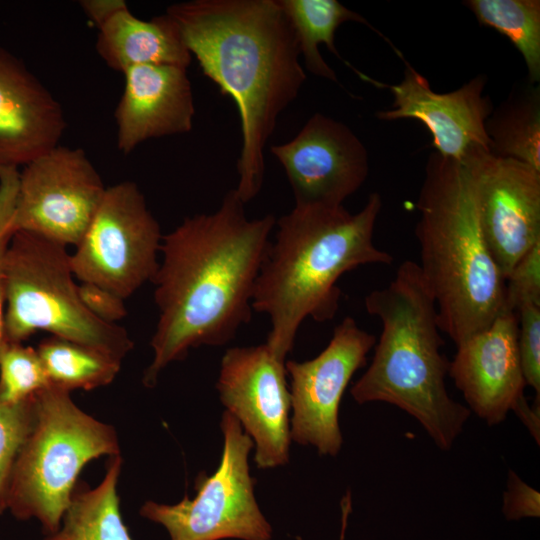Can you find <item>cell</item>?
Instances as JSON below:
<instances>
[{"label":"cell","mask_w":540,"mask_h":540,"mask_svg":"<svg viewBox=\"0 0 540 540\" xmlns=\"http://www.w3.org/2000/svg\"><path fill=\"white\" fill-rule=\"evenodd\" d=\"M123 74L124 90L114 114L123 154L149 139L192 130L195 106L187 69L140 65Z\"/></svg>","instance_id":"cell-18"},{"label":"cell","mask_w":540,"mask_h":540,"mask_svg":"<svg viewBox=\"0 0 540 540\" xmlns=\"http://www.w3.org/2000/svg\"><path fill=\"white\" fill-rule=\"evenodd\" d=\"M166 13L204 75L238 109L242 145L234 189L246 204L260 192L264 149L306 73L295 30L278 0H192Z\"/></svg>","instance_id":"cell-2"},{"label":"cell","mask_w":540,"mask_h":540,"mask_svg":"<svg viewBox=\"0 0 540 540\" xmlns=\"http://www.w3.org/2000/svg\"><path fill=\"white\" fill-rule=\"evenodd\" d=\"M33 402L34 398L17 405L0 402V515L7 511L14 465L33 424Z\"/></svg>","instance_id":"cell-26"},{"label":"cell","mask_w":540,"mask_h":540,"mask_svg":"<svg viewBox=\"0 0 540 540\" xmlns=\"http://www.w3.org/2000/svg\"><path fill=\"white\" fill-rule=\"evenodd\" d=\"M244 205L229 190L215 212L185 218L162 237V260L152 281L159 319L145 386H155L161 371L190 349L227 344L249 323L276 219H248Z\"/></svg>","instance_id":"cell-1"},{"label":"cell","mask_w":540,"mask_h":540,"mask_svg":"<svg viewBox=\"0 0 540 540\" xmlns=\"http://www.w3.org/2000/svg\"><path fill=\"white\" fill-rule=\"evenodd\" d=\"M158 221L136 183L107 187L75 251L72 272L81 282L104 287L123 299L153 281L162 243Z\"/></svg>","instance_id":"cell-9"},{"label":"cell","mask_w":540,"mask_h":540,"mask_svg":"<svg viewBox=\"0 0 540 540\" xmlns=\"http://www.w3.org/2000/svg\"><path fill=\"white\" fill-rule=\"evenodd\" d=\"M291 186L295 205L336 207L369 173L368 151L344 123L313 114L289 141L272 145Z\"/></svg>","instance_id":"cell-15"},{"label":"cell","mask_w":540,"mask_h":540,"mask_svg":"<svg viewBox=\"0 0 540 540\" xmlns=\"http://www.w3.org/2000/svg\"><path fill=\"white\" fill-rule=\"evenodd\" d=\"M402 60L405 69L399 83H374L389 88L394 98L391 109L378 111L376 117L419 120L429 130L435 152L443 157L462 161L477 149L490 152L484 124L494 107L490 97L483 95L487 77L479 74L454 91L439 93L405 58Z\"/></svg>","instance_id":"cell-16"},{"label":"cell","mask_w":540,"mask_h":540,"mask_svg":"<svg viewBox=\"0 0 540 540\" xmlns=\"http://www.w3.org/2000/svg\"><path fill=\"white\" fill-rule=\"evenodd\" d=\"M490 153L540 172V85L516 83L484 124Z\"/></svg>","instance_id":"cell-20"},{"label":"cell","mask_w":540,"mask_h":540,"mask_svg":"<svg viewBox=\"0 0 540 540\" xmlns=\"http://www.w3.org/2000/svg\"><path fill=\"white\" fill-rule=\"evenodd\" d=\"M7 342L5 331V297L3 283L0 279V356Z\"/></svg>","instance_id":"cell-33"},{"label":"cell","mask_w":540,"mask_h":540,"mask_svg":"<svg viewBox=\"0 0 540 540\" xmlns=\"http://www.w3.org/2000/svg\"><path fill=\"white\" fill-rule=\"evenodd\" d=\"M31 430L11 476L7 510L18 520L37 519L55 533L91 460L120 454L113 426L82 411L70 392L49 385L34 397Z\"/></svg>","instance_id":"cell-6"},{"label":"cell","mask_w":540,"mask_h":540,"mask_svg":"<svg viewBox=\"0 0 540 540\" xmlns=\"http://www.w3.org/2000/svg\"><path fill=\"white\" fill-rule=\"evenodd\" d=\"M462 161L475 178L484 240L506 280L520 259L540 242V172L483 149Z\"/></svg>","instance_id":"cell-14"},{"label":"cell","mask_w":540,"mask_h":540,"mask_svg":"<svg viewBox=\"0 0 540 540\" xmlns=\"http://www.w3.org/2000/svg\"><path fill=\"white\" fill-rule=\"evenodd\" d=\"M539 493L525 484L512 471L509 473L508 490L503 497V512L508 519L538 517L540 511Z\"/></svg>","instance_id":"cell-31"},{"label":"cell","mask_w":540,"mask_h":540,"mask_svg":"<svg viewBox=\"0 0 540 540\" xmlns=\"http://www.w3.org/2000/svg\"><path fill=\"white\" fill-rule=\"evenodd\" d=\"M67 247L28 232H16L2 271L5 331L23 343L46 331L123 359L133 348L127 331L103 322L83 305Z\"/></svg>","instance_id":"cell-7"},{"label":"cell","mask_w":540,"mask_h":540,"mask_svg":"<svg viewBox=\"0 0 540 540\" xmlns=\"http://www.w3.org/2000/svg\"><path fill=\"white\" fill-rule=\"evenodd\" d=\"M528 303L540 305V242L520 259L505 280L503 308L516 312Z\"/></svg>","instance_id":"cell-28"},{"label":"cell","mask_w":540,"mask_h":540,"mask_svg":"<svg viewBox=\"0 0 540 540\" xmlns=\"http://www.w3.org/2000/svg\"><path fill=\"white\" fill-rule=\"evenodd\" d=\"M365 307L380 319L382 331L352 397L359 404L381 401L403 409L440 449L449 450L470 410L446 390L450 362L441 353L436 303L418 263L404 261L387 286L365 297Z\"/></svg>","instance_id":"cell-5"},{"label":"cell","mask_w":540,"mask_h":540,"mask_svg":"<svg viewBox=\"0 0 540 540\" xmlns=\"http://www.w3.org/2000/svg\"><path fill=\"white\" fill-rule=\"evenodd\" d=\"M49 385L37 349L8 341L0 356V402L25 403Z\"/></svg>","instance_id":"cell-25"},{"label":"cell","mask_w":540,"mask_h":540,"mask_svg":"<svg viewBox=\"0 0 540 540\" xmlns=\"http://www.w3.org/2000/svg\"><path fill=\"white\" fill-rule=\"evenodd\" d=\"M416 207L418 265L435 300L439 328L458 345L491 324L505 297V279L482 234L470 166L432 152Z\"/></svg>","instance_id":"cell-4"},{"label":"cell","mask_w":540,"mask_h":540,"mask_svg":"<svg viewBox=\"0 0 540 540\" xmlns=\"http://www.w3.org/2000/svg\"><path fill=\"white\" fill-rule=\"evenodd\" d=\"M374 335L348 316L333 331L315 358L285 362L290 377L291 440L314 446L319 455L336 456L343 443L338 415L343 394L354 373L366 364Z\"/></svg>","instance_id":"cell-11"},{"label":"cell","mask_w":540,"mask_h":540,"mask_svg":"<svg viewBox=\"0 0 540 540\" xmlns=\"http://www.w3.org/2000/svg\"><path fill=\"white\" fill-rule=\"evenodd\" d=\"M79 3L97 28L118 10L127 6L123 0H84Z\"/></svg>","instance_id":"cell-32"},{"label":"cell","mask_w":540,"mask_h":540,"mask_svg":"<svg viewBox=\"0 0 540 540\" xmlns=\"http://www.w3.org/2000/svg\"><path fill=\"white\" fill-rule=\"evenodd\" d=\"M351 506H352L351 494L348 491L346 493V495L341 500V514H342L341 523H342V526H341L340 540H344V538H345L347 520H348V516H349V514L351 512Z\"/></svg>","instance_id":"cell-34"},{"label":"cell","mask_w":540,"mask_h":540,"mask_svg":"<svg viewBox=\"0 0 540 540\" xmlns=\"http://www.w3.org/2000/svg\"><path fill=\"white\" fill-rule=\"evenodd\" d=\"M96 50L111 69L124 73L140 65L187 69L192 55L179 26L166 12L150 20L137 18L128 6L98 27Z\"/></svg>","instance_id":"cell-19"},{"label":"cell","mask_w":540,"mask_h":540,"mask_svg":"<svg viewBox=\"0 0 540 540\" xmlns=\"http://www.w3.org/2000/svg\"><path fill=\"white\" fill-rule=\"evenodd\" d=\"M224 445L216 471L201 472L195 480L196 495L168 505L145 502L140 515L162 525L170 540H270L271 525L254 495L248 457L251 437L228 411L221 418Z\"/></svg>","instance_id":"cell-8"},{"label":"cell","mask_w":540,"mask_h":540,"mask_svg":"<svg viewBox=\"0 0 540 540\" xmlns=\"http://www.w3.org/2000/svg\"><path fill=\"white\" fill-rule=\"evenodd\" d=\"M19 184L17 167L0 165V279L5 257L14 235L12 223Z\"/></svg>","instance_id":"cell-29"},{"label":"cell","mask_w":540,"mask_h":540,"mask_svg":"<svg viewBox=\"0 0 540 540\" xmlns=\"http://www.w3.org/2000/svg\"><path fill=\"white\" fill-rule=\"evenodd\" d=\"M121 466L120 454L112 456L97 487L76 486L59 529L44 540H133L117 494Z\"/></svg>","instance_id":"cell-21"},{"label":"cell","mask_w":540,"mask_h":540,"mask_svg":"<svg viewBox=\"0 0 540 540\" xmlns=\"http://www.w3.org/2000/svg\"><path fill=\"white\" fill-rule=\"evenodd\" d=\"M456 347L448 373L468 409L489 425L499 424L513 410L539 443L540 410L524 397L516 312L503 308L488 327Z\"/></svg>","instance_id":"cell-13"},{"label":"cell","mask_w":540,"mask_h":540,"mask_svg":"<svg viewBox=\"0 0 540 540\" xmlns=\"http://www.w3.org/2000/svg\"><path fill=\"white\" fill-rule=\"evenodd\" d=\"M482 26L506 36L521 53L528 71L527 80L540 81V1H463Z\"/></svg>","instance_id":"cell-24"},{"label":"cell","mask_w":540,"mask_h":540,"mask_svg":"<svg viewBox=\"0 0 540 540\" xmlns=\"http://www.w3.org/2000/svg\"><path fill=\"white\" fill-rule=\"evenodd\" d=\"M381 207V196L373 192L354 214L343 205H295L276 220L275 239L261 265L251 305L269 317L266 344L278 357L286 360L306 318H334L341 296L337 282L344 273L393 262V256L373 242Z\"/></svg>","instance_id":"cell-3"},{"label":"cell","mask_w":540,"mask_h":540,"mask_svg":"<svg viewBox=\"0 0 540 540\" xmlns=\"http://www.w3.org/2000/svg\"><path fill=\"white\" fill-rule=\"evenodd\" d=\"M285 362L266 343L229 348L221 360L220 401L255 443L260 469L289 461L291 395Z\"/></svg>","instance_id":"cell-12"},{"label":"cell","mask_w":540,"mask_h":540,"mask_svg":"<svg viewBox=\"0 0 540 540\" xmlns=\"http://www.w3.org/2000/svg\"><path fill=\"white\" fill-rule=\"evenodd\" d=\"M51 385L71 392L110 384L121 359L86 344L50 336L36 348Z\"/></svg>","instance_id":"cell-23"},{"label":"cell","mask_w":540,"mask_h":540,"mask_svg":"<svg viewBox=\"0 0 540 540\" xmlns=\"http://www.w3.org/2000/svg\"><path fill=\"white\" fill-rule=\"evenodd\" d=\"M106 188L84 150L57 145L19 172L13 233L76 246Z\"/></svg>","instance_id":"cell-10"},{"label":"cell","mask_w":540,"mask_h":540,"mask_svg":"<svg viewBox=\"0 0 540 540\" xmlns=\"http://www.w3.org/2000/svg\"><path fill=\"white\" fill-rule=\"evenodd\" d=\"M65 128L58 100L0 46V165L25 166L59 145Z\"/></svg>","instance_id":"cell-17"},{"label":"cell","mask_w":540,"mask_h":540,"mask_svg":"<svg viewBox=\"0 0 540 540\" xmlns=\"http://www.w3.org/2000/svg\"><path fill=\"white\" fill-rule=\"evenodd\" d=\"M78 293L85 308L103 322L116 324L127 315L125 299L104 287L81 282Z\"/></svg>","instance_id":"cell-30"},{"label":"cell","mask_w":540,"mask_h":540,"mask_svg":"<svg viewBox=\"0 0 540 540\" xmlns=\"http://www.w3.org/2000/svg\"><path fill=\"white\" fill-rule=\"evenodd\" d=\"M518 350L526 385L536 393L532 406L540 409V305L528 303L517 311Z\"/></svg>","instance_id":"cell-27"},{"label":"cell","mask_w":540,"mask_h":540,"mask_svg":"<svg viewBox=\"0 0 540 540\" xmlns=\"http://www.w3.org/2000/svg\"><path fill=\"white\" fill-rule=\"evenodd\" d=\"M278 1L295 30L306 69L317 77L338 83L336 73L320 54L319 45L321 44L326 45L332 54L350 67L360 78L364 75L346 61L336 48L335 32L345 22H357L370 27L395 49L398 56L401 54L363 16L348 9L337 0Z\"/></svg>","instance_id":"cell-22"}]
</instances>
